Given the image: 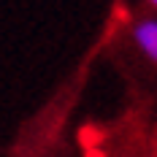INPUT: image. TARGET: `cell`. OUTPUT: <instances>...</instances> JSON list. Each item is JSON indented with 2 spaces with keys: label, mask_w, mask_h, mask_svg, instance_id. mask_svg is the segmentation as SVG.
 <instances>
[{
  "label": "cell",
  "mask_w": 157,
  "mask_h": 157,
  "mask_svg": "<svg viewBox=\"0 0 157 157\" xmlns=\"http://www.w3.org/2000/svg\"><path fill=\"white\" fill-rule=\"evenodd\" d=\"M149 3H152V6H155V8H157V0H149Z\"/></svg>",
  "instance_id": "obj_4"
},
{
  "label": "cell",
  "mask_w": 157,
  "mask_h": 157,
  "mask_svg": "<svg viewBox=\"0 0 157 157\" xmlns=\"http://www.w3.org/2000/svg\"><path fill=\"white\" fill-rule=\"evenodd\" d=\"M84 157H109V155L98 146V149H84Z\"/></svg>",
  "instance_id": "obj_3"
},
{
  "label": "cell",
  "mask_w": 157,
  "mask_h": 157,
  "mask_svg": "<svg viewBox=\"0 0 157 157\" xmlns=\"http://www.w3.org/2000/svg\"><path fill=\"white\" fill-rule=\"evenodd\" d=\"M133 44L152 65H157V16H144L133 25Z\"/></svg>",
  "instance_id": "obj_1"
},
{
  "label": "cell",
  "mask_w": 157,
  "mask_h": 157,
  "mask_svg": "<svg viewBox=\"0 0 157 157\" xmlns=\"http://www.w3.org/2000/svg\"><path fill=\"white\" fill-rule=\"evenodd\" d=\"M100 141H103V130H100V127L84 125L81 130H78V144H81L84 149H98Z\"/></svg>",
  "instance_id": "obj_2"
}]
</instances>
